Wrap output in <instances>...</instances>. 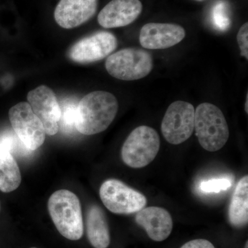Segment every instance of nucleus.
Listing matches in <instances>:
<instances>
[{
  "label": "nucleus",
  "instance_id": "1",
  "mask_svg": "<svg viewBox=\"0 0 248 248\" xmlns=\"http://www.w3.org/2000/svg\"><path fill=\"white\" fill-rule=\"evenodd\" d=\"M118 102L112 93L94 91L78 103L76 128L84 135L102 133L113 122L118 111Z\"/></svg>",
  "mask_w": 248,
  "mask_h": 248
},
{
  "label": "nucleus",
  "instance_id": "2",
  "mask_svg": "<svg viewBox=\"0 0 248 248\" xmlns=\"http://www.w3.org/2000/svg\"><path fill=\"white\" fill-rule=\"evenodd\" d=\"M50 216L59 232L66 239L78 241L84 234V222L79 198L68 190H60L48 202Z\"/></svg>",
  "mask_w": 248,
  "mask_h": 248
},
{
  "label": "nucleus",
  "instance_id": "3",
  "mask_svg": "<svg viewBox=\"0 0 248 248\" xmlns=\"http://www.w3.org/2000/svg\"><path fill=\"white\" fill-rule=\"evenodd\" d=\"M195 129L201 146L207 151H219L229 139V128L224 115L210 103L201 104L196 108Z\"/></svg>",
  "mask_w": 248,
  "mask_h": 248
},
{
  "label": "nucleus",
  "instance_id": "4",
  "mask_svg": "<svg viewBox=\"0 0 248 248\" xmlns=\"http://www.w3.org/2000/svg\"><path fill=\"white\" fill-rule=\"evenodd\" d=\"M153 68L151 54L143 49L128 48L108 57L106 69L111 76L124 81L144 78Z\"/></svg>",
  "mask_w": 248,
  "mask_h": 248
},
{
  "label": "nucleus",
  "instance_id": "5",
  "mask_svg": "<svg viewBox=\"0 0 248 248\" xmlns=\"http://www.w3.org/2000/svg\"><path fill=\"white\" fill-rule=\"evenodd\" d=\"M160 138L156 130L147 125L133 130L122 148V160L133 169H141L151 164L159 153Z\"/></svg>",
  "mask_w": 248,
  "mask_h": 248
},
{
  "label": "nucleus",
  "instance_id": "6",
  "mask_svg": "<svg viewBox=\"0 0 248 248\" xmlns=\"http://www.w3.org/2000/svg\"><path fill=\"white\" fill-rule=\"evenodd\" d=\"M99 196L108 210L119 215L137 213L147 203L143 194L115 179L103 183Z\"/></svg>",
  "mask_w": 248,
  "mask_h": 248
},
{
  "label": "nucleus",
  "instance_id": "7",
  "mask_svg": "<svg viewBox=\"0 0 248 248\" xmlns=\"http://www.w3.org/2000/svg\"><path fill=\"white\" fill-rule=\"evenodd\" d=\"M195 112L190 103L177 101L171 104L161 123V132L166 141L173 145L187 141L195 130Z\"/></svg>",
  "mask_w": 248,
  "mask_h": 248
},
{
  "label": "nucleus",
  "instance_id": "8",
  "mask_svg": "<svg viewBox=\"0 0 248 248\" xmlns=\"http://www.w3.org/2000/svg\"><path fill=\"white\" fill-rule=\"evenodd\" d=\"M9 120L15 133L31 151L38 149L45 141V130L40 119L27 102H20L10 109Z\"/></svg>",
  "mask_w": 248,
  "mask_h": 248
},
{
  "label": "nucleus",
  "instance_id": "9",
  "mask_svg": "<svg viewBox=\"0 0 248 248\" xmlns=\"http://www.w3.org/2000/svg\"><path fill=\"white\" fill-rule=\"evenodd\" d=\"M117 38L107 31H99L76 42L68 51L72 61L89 63L107 58L117 48Z\"/></svg>",
  "mask_w": 248,
  "mask_h": 248
},
{
  "label": "nucleus",
  "instance_id": "10",
  "mask_svg": "<svg viewBox=\"0 0 248 248\" xmlns=\"http://www.w3.org/2000/svg\"><path fill=\"white\" fill-rule=\"evenodd\" d=\"M27 99L31 109L43 124L45 133L50 136L56 135L61 109L55 93L48 86L42 85L30 91Z\"/></svg>",
  "mask_w": 248,
  "mask_h": 248
},
{
  "label": "nucleus",
  "instance_id": "11",
  "mask_svg": "<svg viewBox=\"0 0 248 248\" xmlns=\"http://www.w3.org/2000/svg\"><path fill=\"white\" fill-rule=\"evenodd\" d=\"M186 37L182 26L168 23H148L141 28L140 42L143 48L166 49L178 45Z\"/></svg>",
  "mask_w": 248,
  "mask_h": 248
},
{
  "label": "nucleus",
  "instance_id": "12",
  "mask_svg": "<svg viewBox=\"0 0 248 248\" xmlns=\"http://www.w3.org/2000/svg\"><path fill=\"white\" fill-rule=\"evenodd\" d=\"M98 0H60L54 17L60 27L66 29L79 27L96 14Z\"/></svg>",
  "mask_w": 248,
  "mask_h": 248
},
{
  "label": "nucleus",
  "instance_id": "13",
  "mask_svg": "<svg viewBox=\"0 0 248 248\" xmlns=\"http://www.w3.org/2000/svg\"><path fill=\"white\" fill-rule=\"evenodd\" d=\"M140 0H112L98 15L99 25L106 29L126 27L141 14Z\"/></svg>",
  "mask_w": 248,
  "mask_h": 248
},
{
  "label": "nucleus",
  "instance_id": "14",
  "mask_svg": "<svg viewBox=\"0 0 248 248\" xmlns=\"http://www.w3.org/2000/svg\"><path fill=\"white\" fill-rule=\"evenodd\" d=\"M135 221L155 241H164L172 232V218L164 208L155 206L143 208L137 213Z\"/></svg>",
  "mask_w": 248,
  "mask_h": 248
},
{
  "label": "nucleus",
  "instance_id": "15",
  "mask_svg": "<svg viewBox=\"0 0 248 248\" xmlns=\"http://www.w3.org/2000/svg\"><path fill=\"white\" fill-rule=\"evenodd\" d=\"M86 231L89 242L94 248H107L110 243V232L102 209L92 205L86 216Z\"/></svg>",
  "mask_w": 248,
  "mask_h": 248
},
{
  "label": "nucleus",
  "instance_id": "16",
  "mask_svg": "<svg viewBox=\"0 0 248 248\" xmlns=\"http://www.w3.org/2000/svg\"><path fill=\"white\" fill-rule=\"evenodd\" d=\"M228 218L232 225L241 228L248 222V177L238 182L230 204Z\"/></svg>",
  "mask_w": 248,
  "mask_h": 248
},
{
  "label": "nucleus",
  "instance_id": "17",
  "mask_svg": "<svg viewBox=\"0 0 248 248\" xmlns=\"http://www.w3.org/2000/svg\"><path fill=\"white\" fill-rule=\"evenodd\" d=\"M22 182L20 170L14 156L0 145V190L5 193L13 192Z\"/></svg>",
  "mask_w": 248,
  "mask_h": 248
},
{
  "label": "nucleus",
  "instance_id": "18",
  "mask_svg": "<svg viewBox=\"0 0 248 248\" xmlns=\"http://www.w3.org/2000/svg\"><path fill=\"white\" fill-rule=\"evenodd\" d=\"M78 104L73 99H68L60 104L61 115L58 122L59 128L65 133H72L76 128L77 108Z\"/></svg>",
  "mask_w": 248,
  "mask_h": 248
},
{
  "label": "nucleus",
  "instance_id": "19",
  "mask_svg": "<svg viewBox=\"0 0 248 248\" xmlns=\"http://www.w3.org/2000/svg\"><path fill=\"white\" fill-rule=\"evenodd\" d=\"M0 145L4 147L11 154L17 157H29L32 155V151L19 140L15 132L7 130L0 135Z\"/></svg>",
  "mask_w": 248,
  "mask_h": 248
},
{
  "label": "nucleus",
  "instance_id": "20",
  "mask_svg": "<svg viewBox=\"0 0 248 248\" xmlns=\"http://www.w3.org/2000/svg\"><path fill=\"white\" fill-rule=\"evenodd\" d=\"M212 19L214 25L221 31H226L231 26V19L228 15L226 4L218 2L212 11Z\"/></svg>",
  "mask_w": 248,
  "mask_h": 248
},
{
  "label": "nucleus",
  "instance_id": "21",
  "mask_svg": "<svg viewBox=\"0 0 248 248\" xmlns=\"http://www.w3.org/2000/svg\"><path fill=\"white\" fill-rule=\"evenodd\" d=\"M232 182L228 178L213 179L201 183L200 190L206 193H218L231 187Z\"/></svg>",
  "mask_w": 248,
  "mask_h": 248
},
{
  "label": "nucleus",
  "instance_id": "22",
  "mask_svg": "<svg viewBox=\"0 0 248 248\" xmlns=\"http://www.w3.org/2000/svg\"><path fill=\"white\" fill-rule=\"evenodd\" d=\"M238 45L241 50V55L248 60V23H245L239 29L237 37Z\"/></svg>",
  "mask_w": 248,
  "mask_h": 248
},
{
  "label": "nucleus",
  "instance_id": "23",
  "mask_svg": "<svg viewBox=\"0 0 248 248\" xmlns=\"http://www.w3.org/2000/svg\"><path fill=\"white\" fill-rule=\"evenodd\" d=\"M180 248H215L211 242L205 239H195L186 243Z\"/></svg>",
  "mask_w": 248,
  "mask_h": 248
},
{
  "label": "nucleus",
  "instance_id": "24",
  "mask_svg": "<svg viewBox=\"0 0 248 248\" xmlns=\"http://www.w3.org/2000/svg\"><path fill=\"white\" fill-rule=\"evenodd\" d=\"M245 110H246V113L248 112V94H247V96H246V104H245Z\"/></svg>",
  "mask_w": 248,
  "mask_h": 248
},
{
  "label": "nucleus",
  "instance_id": "25",
  "mask_svg": "<svg viewBox=\"0 0 248 248\" xmlns=\"http://www.w3.org/2000/svg\"><path fill=\"white\" fill-rule=\"evenodd\" d=\"M248 248V241H247V242H246V246H245V248Z\"/></svg>",
  "mask_w": 248,
  "mask_h": 248
},
{
  "label": "nucleus",
  "instance_id": "26",
  "mask_svg": "<svg viewBox=\"0 0 248 248\" xmlns=\"http://www.w3.org/2000/svg\"><path fill=\"white\" fill-rule=\"evenodd\" d=\"M195 1H204V0H195Z\"/></svg>",
  "mask_w": 248,
  "mask_h": 248
},
{
  "label": "nucleus",
  "instance_id": "27",
  "mask_svg": "<svg viewBox=\"0 0 248 248\" xmlns=\"http://www.w3.org/2000/svg\"></svg>",
  "mask_w": 248,
  "mask_h": 248
}]
</instances>
